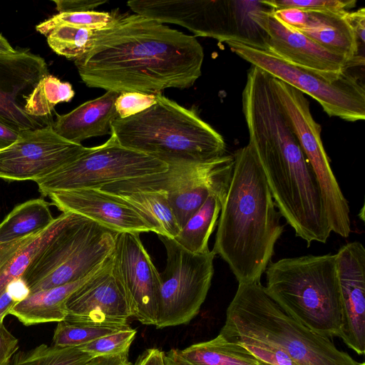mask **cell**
<instances>
[{
	"mask_svg": "<svg viewBox=\"0 0 365 365\" xmlns=\"http://www.w3.org/2000/svg\"><path fill=\"white\" fill-rule=\"evenodd\" d=\"M58 13L92 11L107 2L106 0H53Z\"/></svg>",
	"mask_w": 365,
	"mask_h": 365,
	"instance_id": "obj_38",
	"label": "cell"
},
{
	"mask_svg": "<svg viewBox=\"0 0 365 365\" xmlns=\"http://www.w3.org/2000/svg\"><path fill=\"white\" fill-rule=\"evenodd\" d=\"M11 45L9 43L5 37L0 34V54H9L16 52Z\"/></svg>",
	"mask_w": 365,
	"mask_h": 365,
	"instance_id": "obj_46",
	"label": "cell"
},
{
	"mask_svg": "<svg viewBox=\"0 0 365 365\" xmlns=\"http://www.w3.org/2000/svg\"><path fill=\"white\" fill-rule=\"evenodd\" d=\"M226 43L252 66L314 98L329 116L351 122L365 119L364 86L347 70L320 72L286 61L269 50L234 41Z\"/></svg>",
	"mask_w": 365,
	"mask_h": 365,
	"instance_id": "obj_8",
	"label": "cell"
},
{
	"mask_svg": "<svg viewBox=\"0 0 365 365\" xmlns=\"http://www.w3.org/2000/svg\"><path fill=\"white\" fill-rule=\"evenodd\" d=\"M264 289L294 319L324 336L339 335L341 303L336 254L270 262Z\"/></svg>",
	"mask_w": 365,
	"mask_h": 365,
	"instance_id": "obj_6",
	"label": "cell"
},
{
	"mask_svg": "<svg viewBox=\"0 0 365 365\" xmlns=\"http://www.w3.org/2000/svg\"><path fill=\"white\" fill-rule=\"evenodd\" d=\"M165 361L166 365H192L182 356L178 349L165 352Z\"/></svg>",
	"mask_w": 365,
	"mask_h": 365,
	"instance_id": "obj_45",
	"label": "cell"
},
{
	"mask_svg": "<svg viewBox=\"0 0 365 365\" xmlns=\"http://www.w3.org/2000/svg\"><path fill=\"white\" fill-rule=\"evenodd\" d=\"M66 320L96 326H125L132 317L111 255L66 301Z\"/></svg>",
	"mask_w": 365,
	"mask_h": 365,
	"instance_id": "obj_15",
	"label": "cell"
},
{
	"mask_svg": "<svg viewBox=\"0 0 365 365\" xmlns=\"http://www.w3.org/2000/svg\"><path fill=\"white\" fill-rule=\"evenodd\" d=\"M125 326H96L63 319L58 322L52 344L60 347H78L105 335L120 331Z\"/></svg>",
	"mask_w": 365,
	"mask_h": 365,
	"instance_id": "obj_31",
	"label": "cell"
},
{
	"mask_svg": "<svg viewBox=\"0 0 365 365\" xmlns=\"http://www.w3.org/2000/svg\"><path fill=\"white\" fill-rule=\"evenodd\" d=\"M49 74L46 61L28 51L0 54V122L22 132L49 125L24 110L27 97ZM51 125V124H50Z\"/></svg>",
	"mask_w": 365,
	"mask_h": 365,
	"instance_id": "obj_16",
	"label": "cell"
},
{
	"mask_svg": "<svg viewBox=\"0 0 365 365\" xmlns=\"http://www.w3.org/2000/svg\"><path fill=\"white\" fill-rule=\"evenodd\" d=\"M226 195L210 194L173 240L190 252H208V240L217 225Z\"/></svg>",
	"mask_w": 365,
	"mask_h": 365,
	"instance_id": "obj_26",
	"label": "cell"
},
{
	"mask_svg": "<svg viewBox=\"0 0 365 365\" xmlns=\"http://www.w3.org/2000/svg\"><path fill=\"white\" fill-rule=\"evenodd\" d=\"M220 334L237 344L279 349L299 365H365L286 314L261 282L238 284Z\"/></svg>",
	"mask_w": 365,
	"mask_h": 365,
	"instance_id": "obj_4",
	"label": "cell"
},
{
	"mask_svg": "<svg viewBox=\"0 0 365 365\" xmlns=\"http://www.w3.org/2000/svg\"><path fill=\"white\" fill-rule=\"evenodd\" d=\"M250 16L264 32L267 50L283 60L324 73H341L352 67L344 57L327 51L283 22L272 9L255 10Z\"/></svg>",
	"mask_w": 365,
	"mask_h": 365,
	"instance_id": "obj_18",
	"label": "cell"
},
{
	"mask_svg": "<svg viewBox=\"0 0 365 365\" xmlns=\"http://www.w3.org/2000/svg\"><path fill=\"white\" fill-rule=\"evenodd\" d=\"M261 361V364H262V365H270V364H268L264 363V362H262V361Z\"/></svg>",
	"mask_w": 365,
	"mask_h": 365,
	"instance_id": "obj_47",
	"label": "cell"
},
{
	"mask_svg": "<svg viewBox=\"0 0 365 365\" xmlns=\"http://www.w3.org/2000/svg\"><path fill=\"white\" fill-rule=\"evenodd\" d=\"M91 275L74 282L31 293L16 304L9 314L16 317L25 326L61 322L67 316V299Z\"/></svg>",
	"mask_w": 365,
	"mask_h": 365,
	"instance_id": "obj_24",
	"label": "cell"
},
{
	"mask_svg": "<svg viewBox=\"0 0 365 365\" xmlns=\"http://www.w3.org/2000/svg\"><path fill=\"white\" fill-rule=\"evenodd\" d=\"M93 356L78 347L41 344L16 351L8 365H87Z\"/></svg>",
	"mask_w": 365,
	"mask_h": 365,
	"instance_id": "obj_29",
	"label": "cell"
},
{
	"mask_svg": "<svg viewBox=\"0 0 365 365\" xmlns=\"http://www.w3.org/2000/svg\"><path fill=\"white\" fill-rule=\"evenodd\" d=\"M203 60L195 36L133 14L119 15L112 26L96 31L92 49L74 62L88 87L158 94L192 87Z\"/></svg>",
	"mask_w": 365,
	"mask_h": 365,
	"instance_id": "obj_1",
	"label": "cell"
},
{
	"mask_svg": "<svg viewBox=\"0 0 365 365\" xmlns=\"http://www.w3.org/2000/svg\"><path fill=\"white\" fill-rule=\"evenodd\" d=\"M242 345L264 363L270 365H299L279 349L258 344H243Z\"/></svg>",
	"mask_w": 365,
	"mask_h": 365,
	"instance_id": "obj_36",
	"label": "cell"
},
{
	"mask_svg": "<svg viewBox=\"0 0 365 365\" xmlns=\"http://www.w3.org/2000/svg\"><path fill=\"white\" fill-rule=\"evenodd\" d=\"M20 133L0 122V151L16 143L19 138Z\"/></svg>",
	"mask_w": 365,
	"mask_h": 365,
	"instance_id": "obj_42",
	"label": "cell"
},
{
	"mask_svg": "<svg viewBox=\"0 0 365 365\" xmlns=\"http://www.w3.org/2000/svg\"><path fill=\"white\" fill-rule=\"evenodd\" d=\"M116 11H96L58 13L51 16L36 26L40 34L47 36L51 31L60 25H71L95 31H100L112 26L118 18Z\"/></svg>",
	"mask_w": 365,
	"mask_h": 365,
	"instance_id": "obj_32",
	"label": "cell"
},
{
	"mask_svg": "<svg viewBox=\"0 0 365 365\" xmlns=\"http://www.w3.org/2000/svg\"><path fill=\"white\" fill-rule=\"evenodd\" d=\"M192 365H262L242 344L230 341L221 334L180 350Z\"/></svg>",
	"mask_w": 365,
	"mask_h": 365,
	"instance_id": "obj_27",
	"label": "cell"
},
{
	"mask_svg": "<svg viewBox=\"0 0 365 365\" xmlns=\"http://www.w3.org/2000/svg\"><path fill=\"white\" fill-rule=\"evenodd\" d=\"M118 232L78 215L33 260L21 279L30 294L83 279L111 255Z\"/></svg>",
	"mask_w": 365,
	"mask_h": 365,
	"instance_id": "obj_7",
	"label": "cell"
},
{
	"mask_svg": "<svg viewBox=\"0 0 365 365\" xmlns=\"http://www.w3.org/2000/svg\"><path fill=\"white\" fill-rule=\"evenodd\" d=\"M134 365H166L165 352L156 348L148 349L138 357Z\"/></svg>",
	"mask_w": 365,
	"mask_h": 365,
	"instance_id": "obj_40",
	"label": "cell"
},
{
	"mask_svg": "<svg viewBox=\"0 0 365 365\" xmlns=\"http://www.w3.org/2000/svg\"><path fill=\"white\" fill-rule=\"evenodd\" d=\"M19 349V340L4 326L0 324V365H8Z\"/></svg>",
	"mask_w": 365,
	"mask_h": 365,
	"instance_id": "obj_37",
	"label": "cell"
},
{
	"mask_svg": "<svg viewBox=\"0 0 365 365\" xmlns=\"http://www.w3.org/2000/svg\"><path fill=\"white\" fill-rule=\"evenodd\" d=\"M233 156L212 251L228 264L238 284L259 283L284 227L252 146L247 144Z\"/></svg>",
	"mask_w": 365,
	"mask_h": 365,
	"instance_id": "obj_2",
	"label": "cell"
},
{
	"mask_svg": "<svg viewBox=\"0 0 365 365\" xmlns=\"http://www.w3.org/2000/svg\"><path fill=\"white\" fill-rule=\"evenodd\" d=\"M344 12L306 11L305 24L298 30L327 51L344 57L351 64L364 66L359 43Z\"/></svg>",
	"mask_w": 365,
	"mask_h": 365,
	"instance_id": "obj_21",
	"label": "cell"
},
{
	"mask_svg": "<svg viewBox=\"0 0 365 365\" xmlns=\"http://www.w3.org/2000/svg\"><path fill=\"white\" fill-rule=\"evenodd\" d=\"M16 303L25 299L30 292L21 279L11 282L6 288Z\"/></svg>",
	"mask_w": 365,
	"mask_h": 365,
	"instance_id": "obj_43",
	"label": "cell"
},
{
	"mask_svg": "<svg viewBox=\"0 0 365 365\" xmlns=\"http://www.w3.org/2000/svg\"><path fill=\"white\" fill-rule=\"evenodd\" d=\"M87 365H134L128 359V352L92 358Z\"/></svg>",
	"mask_w": 365,
	"mask_h": 365,
	"instance_id": "obj_41",
	"label": "cell"
},
{
	"mask_svg": "<svg viewBox=\"0 0 365 365\" xmlns=\"http://www.w3.org/2000/svg\"><path fill=\"white\" fill-rule=\"evenodd\" d=\"M48 197L62 212H72L120 232H153L149 224L130 205L99 189L55 192Z\"/></svg>",
	"mask_w": 365,
	"mask_h": 365,
	"instance_id": "obj_19",
	"label": "cell"
},
{
	"mask_svg": "<svg viewBox=\"0 0 365 365\" xmlns=\"http://www.w3.org/2000/svg\"><path fill=\"white\" fill-rule=\"evenodd\" d=\"M98 189L118 197L130 205L158 235L174 239L180 232V227L164 192L122 188L108 184Z\"/></svg>",
	"mask_w": 365,
	"mask_h": 365,
	"instance_id": "obj_23",
	"label": "cell"
},
{
	"mask_svg": "<svg viewBox=\"0 0 365 365\" xmlns=\"http://www.w3.org/2000/svg\"><path fill=\"white\" fill-rule=\"evenodd\" d=\"M341 303L339 336L358 354L365 351V248L347 243L336 253Z\"/></svg>",
	"mask_w": 365,
	"mask_h": 365,
	"instance_id": "obj_17",
	"label": "cell"
},
{
	"mask_svg": "<svg viewBox=\"0 0 365 365\" xmlns=\"http://www.w3.org/2000/svg\"><path fill=\"white\" fill-rule=\"evenodd\" d=\"M136 333L135 329L128 326L120 331L81 345L78 348L93 357L128 353Z\"/></svg>",
	"mask_w": 365,
	"mask_h": 365,
	"instance_id": "obj_33",
	"label": "cell"
},
{
	"mask_svg": "<svg viewBox=\"0 0 365 365\" xmlns=\"http://www.w3.org/2000/svg\"><path fill=\"white\" fill-rule=\"evenodd\" d=\"M122 146L161 161L196 163L225 155L223 137L200 118L162 93L145 110L125 118H117L111 133Z\"/></svg>",
	"mask_w": 365,
	"mask_h": 365,
	"instance_id": "obj_5",
	"label": "cell"
},
{
	"mask_svg": "<svg viewBox=\"0 0 365 365\" xmlns=\"http://www.w3.org/2000/svg\"><path fill=\"white\" fill-rule=\"evenodd\" d=\"M50 204L41 198L16 205L0 223V267L24 243L54 220Z\"/></svg>",
	"mask_w": 365,
	"mask_h": 365,
	"instance_id": "obj_22",
	"label": "cell"
},
{
	"mask_svg": "<svg viewBox=\"0 0 365 365\" xmlns=\"http://www.w3.org/2000/svg\"><path fill=\"white\" fill-rule=\"evenodd\" d=\"M74 95L70 83L48 74L39 81L27 97L24 110L32 117L44 118L51 115L58 103L70 102Z\"/></svg>",
	"mask_w": 365,
	"mask_h": 365,
	"instance_id": "obj_28",
	"label": "cell"
},
{
	"mask_svg": "<svg viewBox=\"0 0 365 365\" xmlns=\"http://www.w3.org/2000/svg\"><path fill=\"white\" fill-rule=\"evenodd\" d=\"M96 31L71 25H60L46 36L50 48L57 54L76 60L93 48Z\"/></svg>",
	"mask_w": 365,
	"mask_h": 365,
	"instance_id": "obj_30",
	"label": "cell"
},
{
	"mask_svg": "<svg viewBox=\"0 0 365 365\" xmlns=\"http://www.w3.org/2000/svg\"><path fill=\"white\" fill-rule=\"evenodd\" d=\"M119 94L107 91L66 114L57 115L51 123L53 130L63 139L77 144L90 138L110 135L112 123L119 118L115 107Z\"/></svg>",
	"mask_w": 365,
	"mask_h": 365,
	"instance_id": "obj_20",
	"label": "cell"
},
{
	"mask_svg": "<svg viewBox=\"0 0 365 365\" xmlns=\"http://www.w3.org/2000/svg\"><path fill=\"white\" fill-rule=\"evenodd\" d=\"M140 234L120 232L111 254L113 271L122 284L131 315L141 324L155 325L160 273L143 245Z\"/></svg>",
	"mask_w": 365,
	"mask_h": 365,
	"instance_id": "obj_14",
	"label": "cell"
},
{
	"mask_svg": "<svg viewBox=\"0 0 365 365\" xmlns=\"http://www.w3.org/2000/svg\"><path fill=\"white\" fill-rule=\"evenodd\" d=\"M166 250L160 274L155 327L163 329L188 324L200 312L214 274L212 250L190 252L173 239L158 235Z\"/></svg>",
	"mask_w": 365,
	"mask_h": 365,
	"instance_id": "obj_10",
	"label": "cell"
},
{
	"mask_svg": "<svg viewBox=\"0 0 365 365\" xmlns=\"http://www.w3.org/2000/svg\"><path fill=\"white\" fill-rule=\"evenodd\" d=\"M262 2L274 11L297 9L311 11L344 12L355 6L356 0H267Z\"/></svg>",
	"mask_w": 365,
	"mask_h": 365,
	"instance_id": "obj_34",
	"label": "cell"
},
{
	"mask_svg": "<svg viewBox=\"0 0 365 365\" xmlns=\"http://www.w3.org/2000/svg\"><path fill=\"white\" fill-rule=\"evenodd\" d=\"M155 102L156 94L123 92L117 97L115 107L119 118H125L145 110Z\"/></svg>",
	"mask_w": 365,
	"mask_h": 365,
	"instance_id": "obj_35",
	"label": "cell"
},
{
	"mask_svg": "<svg viewBox=\"0 0 365 365\" xmlns=\"http://www.w3.org/2000/svg\"><path fill=\"white\" fill-rule=\"evenodd\" d=\"M91 148L57 135L51 124L20 133L18 140L0 151V178L37 181L73 162Z\"/></svg>",
	"mask_w": 365,
	"mask_h": 365,
	"instance_id": "obj_13",
	"label": "cell"
},
{
	"mask_svg": "<svg viewBox=\"0 0 365 365\" xmlns=\"http://www.w3.org/2000/svg\"><path fill=\"white\" fill-rule=\"evenodd\" d=\"M76 214L62 212L44 230L24 243L0 267V294L21 276L33 260L48 245Z\"/></svg>",
	"mask_w": 365,
	"mask_h": 365,
	"instance_id": "obj_25",
	"label": "cell"
},
{
	"mask_svg": "<svg viewBox=\"0 0 365 365\" xmlns=\"http://www.w3.org/2000/svg\"><path fill=\"white\" fill-rule=\"evenodd\" d=\"M249 145L263 169L274 203L309 247L326 243L330 229L321 190L287 116L267 112L248 126Z\"/></svg>",
	"mask_w": 365,
	"mask_h": 365,
	"instance_id": "obj_3",
	"label": "cell"
},
{
	"mask_svg": "<svg viewBox=\"0 0 365 365\" xmlns=\"http://www.w3.org/2000/svg\"><path fill=\"white\" fill-rule=\"evenodd\" d=\"M272 85L314 173L330 229L346 237L351 232L349 206L331 168L321 126L312 115L309 103L302 92L279 79L272 77Z\"/></svg>",
	"mask_w": 365,
	"mask_h": 365,
	"instance_id": "obj_12",
	"label": "cell"
},
{
	"mask_svg": "<svg viewBox=\"0 0 365 365\" xmlns=\"http://www.w3.org/2000/svg\"><path fill=\"white\" fill-rule=\"evenodd\" d=\"M233 168V155L225 154L204 162L168 163L165 172L108 185L164 192L181 230L210 194L227 195Z\"/></svg>",
	"mask_w": 365,
	"mask_h": 365,
	"instance_id": "obj_11",
	"label": "cell"
},
{
	"mask_svg": "<svg viewBox=\"0 0 365 365\" xmlns=\"http://www.w3.org/2000/svg\"><path fill=\"white\" fill-rule=\"evenodd\" d=\"M17 303L6 289L0 294V324L4 323V317L9 314V311Z\"/></svg>",
	"mask_w": 365,
	"mask_h": 365,
	"instance_id": "obj_44",
	"label": "cell"
},
{
	"mask_svg": "<svg viewBox=\"0 0 365 365\" xmlns=\"http://www.w3.org/2000/svg\"><path fill=\"white\" fill-rule=\"evenodd\" d=\"M345 18L352 29L357 41L364 47L365 36V9L361 8L355 11H346Z\"/></svg>",
	"mask_w": 365,
	"mask_h": 365,
	"instance_id": "obj_39",
	"label": "cell"
},
{
	"mask_svg": "<svg viewBox=\"0 0 365 365\" xmlns=\"http://www.w3.org/2000/svg\"><path fill=\"white\" fill-rule=\"evenodd\" d=\"M168 164L120 145L113 135L103 145L91 148L73 162L38 180L43 196L55 192L102 186L165 172Z\"/></svg>",
	"mask_w": 365,
	"mask_h": 365,
	"instance_id": "obj_9",
	"label": "cell"
}]
</instances>
